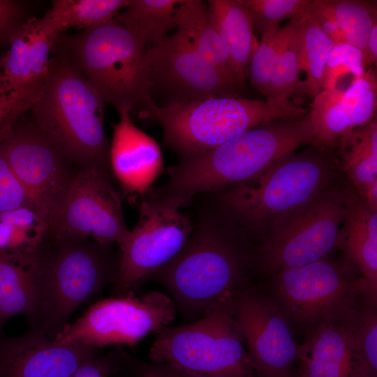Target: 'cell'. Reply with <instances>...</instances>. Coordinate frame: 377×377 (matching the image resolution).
I'll return each mask as SVG.
<instances>
[{
  "label": "cell",
  "instance_id": "1",
  "mask_svg": "<svg viewBox=\"0 0 377 377\" xmlns=\"http://www.w3.org/2000/svg\"><path fill=\"white\" fill-rule=\"evenodd\" d=\"M313 142L309 112L265 122L169 167L168 182L150 197L181 208L200 193L221 192L253 179L282 157Z\"/></svg>",
  "mask_w": 377,
  "mask_h": 377
},
{
  "label": "cell",
  "instance_id": "2",
  "mask_svg": "<svg viewBox=\"0 0 377 377\" xmlns=\"http://www.w3.org/2000/svg\"><path fill=\"white\" fill-rule=\"evenodd\" d=\"M105 105L57 42L42 91L29 110L31 119L80 169L111 172Z\"/></svg>",
  "mask_w": 377,
  "mask_h": 377
},
{
  "label": "cell",
  "instance_id": "3",
  "mask_svg": "<svg viewBox=\"0 0 377 377\" xmlns=\"http://www.w3.org/2000/svg\"><path fill=\"white\" fill-rule=\"evenodd\" d=\"M337 148L311 145L253 179L220 192L223 213L243 230L266 235L273 224L340 179Z\"/></svg>",
  "mask_w": 377,
  "mask_h": 377
},
{
  "label": "cell",
  "instance_id": "4",
  "mask_svg": "<svg viewBox=\"0 0 377 377\" xmlns=\"http://www.w3.org/2000/svg\"><path fill=\"white\" fill-rule=\"evenodd\" d=\"M247 262L235 223L206 216L193 228L182 251L151 276L168 290L185 318L196 320L239 289Z\"/></svg>",
  "mask_w": 377,
  "mask_h": 377
},
{
  "label": "cell",
  "instance_id": "5",
  "mask_svg": "<svg viewBox=\"0 0 377 377\" xmlns=\"http://www.w3.org/2000/svg\"><path fill=\"white\" fill-rule=\"evenodd\" d=\"M111 246L46 230L33 252L38 295L36 328L54 339L75 310L114 281L119 256Z\"/></svg>",
  "mask_w": 377,
  "mask_h": 377
},
{
  "label": "cell",
  "instance_id": "6",
  "mask_svg": "<svg viewBox=\"0 0 377 377\" xmlns=\"http://www.w3.org/2000/svg\"><path fill=\"white\" fill-rule=\"evenodd\" d=\"M91 88L106 105L141 119L154 105L144 74L146 45L115 17L77 34L59 36Z\"/></svg>",
  "mask_w": 377,
  "mask_h": 377
},
{
  "label": "cell",
  "instance_id": "7",
  "mask_svg": "<svg viewBox=\"0 0 377 377\" xmlns=\"http://www.w3.org/2000/svg\"><path fill=\"white\" fill-rule=\"evenodd\" d=\"M293 103L208 96L163 107L152 105L145 119L156 121L165 146L182 159L210 150L265 122L305 114Z\"/></svg>",
  "mask_w": 377,
  "mask_h": 377
},
{
  "label": "cell",
  "instance_id": "8",
  "mask_svg": "<svg viewBox=\"0 0 377 377\" xmlns=\"http://www.w3.org/2000/svg\"><path fill=\"white\" fill-rule=\"evenodd\" d=\"M233 295L224 296L191 323L156 332L149 349L151 362L202 377H254Z\"/></svg>",
  "mask_w": 377,
  "mask_h": 377
},
{
  "label": "cell",
  "instance_id": "9",
  "mask_svg": "<svg viewBox=\"0 0 377 377\" xmlns=\"http://www.w3.org/2000/svg\"><path fill=\"white\" fill-rule=\"evenodd\" d=\"M355 192L338 180L313 200L276 221L259 250L271 273L325 258L339 243L340 230Z\"/></svg>",
  "mask_w": 377,
  "mask_h": 377
},
{
  "label": "cell",
  "instance_id": "10",
  "mask_svg": "<svg viewBox=\"0 0 377 377\" xmlns=\"http://www.w3.org/2000/svg\"><path fill=\"white\" fill-rule=\"evenodd\" d=\"M176 305L169 296L150 291L140 296L131 291L91 305L72 324H66L54 339L100 348L112 345L135 346L153 332L175 320Z\"/></svg>",
  "mask_w": 377,
  "mask_h": 377
},
{
  "label": "cell",
  "instance_id": "11",
  "mask_svg": "<svg viewBox=\"0 0 377 377\" xmlns=\"http://www.w3.org/2000/svg\"><path fill=\"white\" fill-rule=\"evenodd\" d=\"M143 66L151 99L158 107L208 96L237 97L242 90L209 65L177 29L146 49Z\"/></svg>",
  "mask_w": 377,
  "mask_h": 377
},
{
  "label": "cell",
  "instance_id": "12",
  "mask_svg": "<svg viewBox=\"0 0 377 377\" xmlns=\"http://www.w3.org/2000/svg\"><path fill=\"white\" fill-rule=\"evenodd\" d=\"M0 149L47 226L81 169L31 119L18 121Z\"/></svg>",
  "mask_w": 377,
  "mask_h": 377
},
{
  "label": "cell",
  "instance_id": "13",
  "mask_svg": "<svg viewBox=\"0 0 377 377\" xmlns=\"http://www.w3.org/2000/svg\"><path fill=\"white\" fill-rule=\"evenodd\" d=\"M193 230L180 208L149 198L139 205V219L120 255L114 292L125 295L172 260L184 247Z\"/></svg>",
  "mask_w": 377,
  "mask_h": 377
},
{
  "label": "cell",
  "instance_id": "14",
  "mask_svg": "<svg viewBox=\"0 0 377 377\" xmlns=\"http://www.w3.org/2000/svg\"><path fill=\"white\" fill-rule=\"evenodd\" d=\"M276 297L286 316L306 325L346 320L356 309L360 280L325 257L275 274Z\"/></svg>",
  "mask_w": 377,
  "mask_h": 377
},
{
  "label": "cell",
  "instance_id": "15",
  "mask_svg": "<svg viewBox=\"0 0 377 377\" xmlns=\"http://www.w3.org/2000/svg\"><path fill=\"white\" fill-rule=\"evenodd\" d=\"M47 230L90 238L104 245L117 244L120 247L130 230L110 173L94 168L81 169Z\"/></svg>",
  "mask_w": 377,
  "mask_h": 377
},
{
  "label": "cell",
  "instance_id": "16",
  "mask_svg": "<svg viewBox=\"0 0 377 377\" xmlns=\"http://www.w3.org/2000/svg\"><path fill=\"white\" fill-rule=\"evenodd\" d=\"M233 305L253 372L259 377H290L299 346L283 311L267 297L246 288L234 293Z\"/></svg>",
  "mask_w": 377,
  "mask_h": 377
},
{
  "label": "cell",
  "instance_id": "17",
  "mask_svg": "<svg viewBox=\"0 0 377 377\" xmlns=\"http://www.w3.org/2000/svg\"><path fill=\"white\" fill-rule=\"evenodd\" d=\"M97 350L60 343L38 328L14 337L0 334V377H70L98 357Z\"/></svg>",
  "mask_w": 377,
  "mask_h": 377
},
{
  "label": "cell",
  "instance_id": "18",
  "mask_svg": "<svg viewBox=\"0 0 377 377\" xmlns=\"http://www.w3.org/2000/svg\"><path fill=\"white\" fill-rule=\"evenodd\" d=\"M376 105L377 77L371 67L353 77L345 89L322 90L313 97L309 112L313 145L337 147L342 136L375 119Z\"/></svg>",
  "mask_w": 377,
  "mask_h": 377
},
{
  "label": "cell",
  "instance_id": "19",
  "mask_svg": "<svg viewBox=\"0 0 377 377\" xmlns=\"http://www.w3.org/2000/svg\"><path fill=\"white\" fill-rule=\"evenodd\" d=\"M119 113L118 122L112 124L110 170L126 192L143 195L163 171L162 152L156 141L134 124L128 111Z\"/></svg>",
  "mask_w": 377,
  "mask_h": 377
},
{
  "label": "cell",
  "instance_id": "20",
  "mask_svg": "<svg viewBox=\"0 0 377 377\" xmlns=\"http://www.w3.org/2000/svg\"><path fill=\"white\" fill-rule=\"evenodd\" d=\"M60 34L42 17L27 18L8 38L9 48L0 60L1 73L21 85L41 81L48 71Z\"/></svg>",
  "mask_w": 377,
  "mask_h": 377
},
{
  "label": "cell",
  "instance_id": "21",
  "mask_svg": "<svg viewBox=\"0 0 377 377\" xmlns=\"http://www.w3.org/2000/svg\"><path fill=\"white\" fill-rule=\"evenodd\" d=\"M354 358V337L346 320L322 323L299 346L300 377H351Z\"/></svg>",
  "mask_w": 377,
  "mask_h": 377
},
{
  "label": "cell",
  "instance_id": "22",
  "mask_svg": "<svg viewBox=\"0 0 377 377\" xmlns=\"http://www.w3.org/2000/svg\"><path fill=\"white\" fill-rule=\"evenodd\" d=\"M341 242L364 275L360 279L361 291L374 306L377 287V212L370 209L355 191L340 230L338 244Z\"/></svg>",
  "mask_w": 377,
  "mask_h": 377
},
{
  "label": "cell",
  "instance_id": "23",
  "mask_svg": "<svg viewBox=\"0 0 377 377\" xmlns=\"http://www.w3.org/2000/svg\"><path fill=\"white\" fill-rule=\"evenodd\" d=\"M207 8L243 89L249 63L259 45L249 15L239 0H209Z\"/></svg>",
  "mask_w": 377,
  "mask_h": 377
},
{
  "label": "cell",
  "instance_id": "24",
  "mask_svg": "<svg viewBox=\"0 0 377 377\" xmlns=\"http://www.w3.org/2000/svg\"><path fill=\"white\" fill-rule=\"evenodd\" d=\"M33 252L0 251V329L17 315L35 320L38 295Z\"/></svg>",
  "mask_w": 377,
  "mask_h": 377
},
{
  "label": "cell",
  "instance_id": "25",
  "mask_svg": "<svg viewBox=\"0 0 377 377\" xmlns=\"http://www.w3.org/2000/svg\"><path fill=\"white\" fill-rule=\"evenodd\" d=\"M176 28L209 65L238 84L218 29L202 1L181 0Z\"/></svg>",
  "mask_w": 377,
  "mask_h": 377
},
{
  "label": "cell",
  "instance_id": "26",
  "mask_svg": "<svg viewBox=\"0 0 377 377\" xmlns=\"http://www.w3.org/2000/svg\"><path fill=\"white\" fill-rule=\"evenodd\" d=\"M336 148L340 170L358 195L377 182L376 119L342 136Z\"/></svg>",
  "mask_w": 377,
  "mask_h": 377
},
{
  "label": "cell",
  "instance_id": "27",
  "mask_svg": "<svg viewBox=\"0 0 377 377\" xmlns=\"http://www.w3.org/2000/svg\"><path fill=\"white\" fill-rule=\"evenodd\" d=\"M301 15L290 20L281 27L269 91L266 98V101L272 103L290 105L293 102L290 96L299 91L302 82L299 77L302 56Z\"/></svg>",
  "mask_w": 377,
  "mask_h": 377
},
{
  "label": "cell",
  "instance_id": "28",
  "mask_svg": "<svg viewBox=\"0 0 377 377\" xmlns=\"http://www.w3.org/2000/svg\"><path fill=\"white\" fill-rule=\"evenodd\" d=\"M181 0H129L115 17L147 45L161 42L177 26Z\"/></svg>",
  "mask_w": 377,
  "mask_h": 377
},
{
  "label": "cell",
  "instance_id": "29",
  "mask_svg": "<svg viewBox=\"0 0 377 377\" xmlns=\"http://www.w3.org/2000/svg\"><path fill=\"white\" fill-rule=\"evenodd\" d=\"M129 0H54L42 17L57 33L69 28L84 30L114 18Z\"/></svg>",
  "mask_w": 377,
  "mask_h": 377
},
{
  "label": "cell",
  "instance_id": "30",
  "mask_svg": "<svg viewBox=\"0 0 377 377\" xmlns=\"http://www.w3.org/2000/svg\"><path fill=\"white\" fill-rule=\"evenodd\" d=\"M300 35L301 70L305 71L306 79L301 82L298 92L315 97L324 89L325 67L335 44L319 26L310 5L301 15Z\"/></svg>",
  "mask_w": 377,
  "mask_h": 377
},
{
  "label": "cell",
  "instance_id": "31",
  "mask_svg": "<svg viewBox=\"0 0 377 377\" xmlns=\"http://www.w3.org/2000/svg\"><path fill=\"white\" fill-rule=\"evenodd\" d=\"M355 341L354 366L351 377H376L377 316L374 306L357 309L346 320Z\"/></svg>",
  "mask_w": 377,
  "mask_h": 377
},
{
  "label": "cell",
  "instance_id": "32",
  "mask_svg": "<svg viewBox=\"0 0 377 377\" xmlns=\"http://www.w3.org/2000/svg\"><path fill=\"white\" fill-rule=\"evenodd\" d=\"M330 3L346 42L365 54L370 30L377 22V1L330 0Z\"/></svg>",
  "mask_w": 377,
  "mask_h": 377
},
{
  "label": "cell",
  "instance_id": "33",
  "mask_svg": "<svg viewBox=\"0 0 377 377\" xmlns=\"http://www.w3.org/2000/svg\"><path fill=\"white\" fill-rule=\"evenodd\" d=\"M43 82L44 79L35 84L21 85L0 73V147L10 138L20 117L36 101Z\"/></svg>",
  "mask_w": 377,
  "mask_h": 377
},
{
  "label": "cell",
  "instance_id": "34",
  "mask_svg": "<svg viewBox=\"0 0 377 377\" xmlns=\"http://www.w3.org/2000/svg\"><path fill=\"white\" fill-rule=\"evenodd\" d=\"M246 10L254 32L261 37L280 27L285 20L300 16L311 0H239Z\"/></svg>",
  "mask_w": 377,
  "mask_h": 377
},
{
  "label": "cell",
  "instance_id": "35",
  "mask_svg": "<svg viewBox=\"0 0 377 377\" xmlns=\"http://www.w3.org/2000/svg\"><path fill=\"white\" fill-rule=\"evenodd\" d=\"M280 32L281 27H279L267 31L261 37L247 70V77L251 84L265 98L269 91Z\"/></svg>",
  "mask_w": 377,
  "mask_h": 377
},
{
  "label": "cell",
  "instance_id": "36",
  "mask_svg": "<svg viewBox=\"0 0 377 377\" xmlns=\"http://www.w3.org/2000/svg\"><path fill=\"white\" fill-rule=\"evenodd\" d=\"M366 69L364 54L360 49L348 43L336 45L327 59L324 82L328 85H335L340 77L347 74L359 77Z\"/></svg>",
  "mask_w": 377,
  "mask_h": 377
},
{
  "label": "cell",
  "instance_id": "37",
  "mask_svg": "<svg viewBox=\"0 0 377 377\" xmlns=\"http://www.w3.org/2000/svg\"><path fill=\"white\" fill-rule=\"evenodd\" d=\"M22 206L34 208L0 149V213Z\"/></svg>",
  "mask_w": 377,
  "mask_h": 377
},
{
  "label": "cell",
  "instance_id": "38",
  "mask_svg": "<svg viewBox=\"0 0 377 377\" xmlns=\"http://www.w3.org/2000/svg\"><path fill=\"white\" fill-rule=\"evenodd\" d=\"M310 7L319 26L335 45L347 43L335 19L330 0H311Z\"/></svg>",
  "mask_w": 377,
  "mask_h": 377
},
{
  "label": "cell",
  "instance_id": "39",
  "mask_svg": "<svg viewBox=\"0 0 377 377\" xmlns=\"http://www.w3.org/2000/svg\"><path fill=\"white\" fill-rule=\"evenodd\" d=\"M124 365L137 377H202L168 365L143 362L128 354L124 357Z\"/></svg>",
  "mask_w": 377,
  "mask_h": 377
},
{
  "label": "cell",
  "instance_id": "40",
  "mask_svg": "<svg viewBox=\"0 0 377 377\" xmlns=\"http://www.w3.org/2000/svg\"><path fill=\"white\" fill-rule=\"evenodd\" d=\"M121 367L118 355L96 357L82 365L70 377H110Z\"/></svg>",
  "mask_w": 377,
  "mask_h": 377
},
{
  "label": "cell",
  "instance_id": "41",
  "mask_svg": "<svg viewBox=\"0 0 377 377\" xmlns=\"http://www.w3.org/2000/svg\"><path fill=\"white\" fill-rule=\"evenodd\" d=\"M0 221L10 226L46 230L47 223L32 207H19L0 213Z\"/></svg>",
  "mask_w": 377,
  "mask_h": 377
},
{
  "label": "cell",
  "instance_id": "42",
  "mask_svg": "<svg viewBox=\"0 0 377 377\" xmlns=\"http://www.w3.org/2000/svg\"><path fill=\"white\" fill-rule=\"evenodd\" d=\"M23 10L19 2L0 0V42L8 40L13 31L27 19H22Z\"/></svg>",
  "mask_w": 377,
  "mask_h": 377
},
{
  "label": "cell",
  "instance_id": "43",
  "mask_svg": "<svg viewBox=\"0 0 377 377\" xmlns=\"http://www.w3.org/2000/svg\"><path fill=\"white\" fill-rule=\"evenodd\" d=\"M365 65L367 68L372 64H376L377 61V22H375L368 37L366 52L364 54Z\"/></svg>",
  "mask_w": 377,
  "mask_h": 377
},
{
  "label": "cell",
  "instance_id": "44",
  "mask_svg": "<svg viewBox=\"0 0 377 377\" xmlns=\"http://www.w3.org/2000/svg\"><path fill=\"white\" fill-rule=\"evenodd\" d=\"M10 226L0 221V251H6L9 243Z\"/></svg>",
  "mask_w": 377,
  "mask_h": 377
},
{
  "label": "cell",
  "instance_id": "45",
  "mask_svg": "<svg viewBox=\"0 0 377 377\" xmlns=\"http://www.w3.org/2000/svg\"><path fill=\"white\" fill-rule=\"evenodd\" d=\"M290 377H292V376H290Z\"/></svg>",
  "mask_w": 377,
  "mask_h": 377
}]
</instances>
